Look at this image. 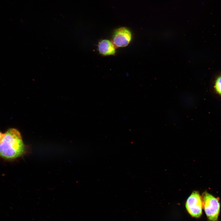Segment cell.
Instances as JSON below:
<instances>
[{
    "label": "cell",
    "instance_id": "obj_2",
    "mask_svg": "<svg viewBox=\"0 0 221 221\" xmlns=\"http://www.w3.org/2000/svg\"><path fill=\"white\" fill-rule=\"evenodd\" d=\"M203 206L209 221H218L220 211L218 198L207 192L203 195Z\"/></svg>",
    "mask_w": 221,
    "mask_h": 221
},
{
    "label": "cell",
    "instance_id": "obj_6",
    "mask_svg": "<svg viewBox=\"0 0 221 221\" xmlns=\"http://www.w3.org/2000/svg\"><path fill=\"white\" fill-rule=\"evenodd\" d=\"M214 91L218 95L221 97V75L215 79L213 85Z\"/></svg>",
    "mask_w": 221,
    "mask_h": 221
},
{
    "label": "cell",
    "instance_id": "obj_5",
    "mask_svg": "<svg viewBox=\"0 0 221 221\" xmlns=\"http://www.w3.org/2000/svg\"><path fill=\"white\" fill-rule=\"evenodd\" d=\"M115 47L110 41L103 40L99 43L98 50L100 54L104 56L114 55L116 52Z\"/></svg>",
    "mask_w": 221,
    "mask_h": 221
},
{
    "label": "cell",
    "instance_id": "obj_4",
    "mask_svg": "<svg viewBox=\"0 0 221 221\" xmlns=\"http://www.w3.org/2000/svg\"><path fill=\"white\" fill-rule=\"evenodd\" d=\"M132 39V34L128 28L122 27L116 29L112 37V42L115 46L123 47L127 46Z\"/></svg>",
    "mask_w": 221,
    "mask_h": 221
},
{
    "label": "cell",
    "instance_id": "obj_1",
    "mask_svg": "<svg viewBox=\"0 0 221 221\" xmlns=\"http://www.w3.org/2000/svg\"><path fill=\"white\" fill-rule=\"evenodd\" d=\"M25 145L19 132L10 128L4 134L0 141V157L7 160H13L24 153Z\"/></svg>",
    "mask_w": 221,
    "mask_h": 221
},
{
    "label": "cell",
    "instance_id": "obj_7",
    "mask_svg": "<svg viewBox=\"0 0 221 221\" xmlns=\"http://www.w3.org/2000/svg\"><path fill=\"white\" fill-rule=\"evenodd\" d=\"M3 134L2 133L0 132V141L1 140L2 137L3 135Z\"/></svg>",
    "mask_w": 221,
    "mask_h": 221
},
{
    "label": "cell",
    "instance_id": "obj_3",
    "mask_svg": "<svg viewBox=\"0 0 221 221\" xmlns=\"http://www.w3.org/2000/svg\"><path fill=\"white\" fill-rule=\"evenodd\" d=\"M186 210L192 217L198 218L202 212L203 202L199 193L194 191L188 198L185 204Z\"/></svg>",
    "mask_w": 221,
    "mask_h": 221
}]
</instances>
